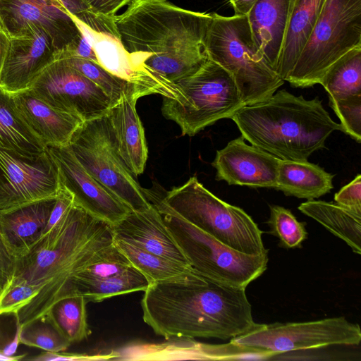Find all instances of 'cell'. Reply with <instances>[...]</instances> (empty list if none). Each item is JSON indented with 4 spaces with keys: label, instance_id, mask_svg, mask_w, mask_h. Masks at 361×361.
Masks as SVG:
<instances>
[{
    "label": "cell",
    "instance_id": "6da1fadb",
    "mask_svg": "<svg viewBox=\"0 0 361 361\" xmlns=\"http://www.w3.org/2000/svg\"><path fill=\"white\" fill-rule=\"evenodd\" d=\"M115 248L111 225L75 202L60 220L16 258L9 282H25L37 296L14 314L23 325L44 317L58 300L69 297L73 280Z\"/></svg>",
    "mask_w": 361,
    "mask_h": 361
},
{
    "label": "cell",
    "instance_id": "7a4b0ae2",
    "mask_svg": "<svg viewBox=\"0 0 361 361\" xmlns=\"http://www.w3.org/2000/svg\"><path fill=\"white\" fill-rule=\"evenodd\" d=\"M213 13L192 11L167 0H132L114 17L135 70L176 84L209 59L207 37Z\"/></svg>",
    "mask_w": 361,
    "mask_h": 361
},
{
    "label": "cell",
    "instance_id": "3957f363",
    "mask_svg": "<svg viewBox=\"0 0 361 361\" xmlns=\"http://www.w3.org/2000/svg\"><path fill=\"white\" fill-rule=\"evenodd\" d=\"M140 301L143 321L166 339H232L253 329L245 288L203 277L150 284Z\"/></svg>",
    "mask_w": 361,
    "mask_h": 361
},
{
    "label": "cell",
    "instance_id": "277c9868",
    "mask_svg": "<svg viewBox=\"0 0 361 361\" xmlns=\"http://www.w3.org/2000/svg\"><path fill=\"white\" fill-rule=\"evenodd\" d=\"M231 119L245 140L281 160L306 161L325 147L332 133L341 131L318 97L306 99L285 90L243 106Z\"/></svg>",
    "mask_w": 361,
    "mask_h": 361
},
{
    "label": "cell",
    "instance_id": "5b68a950",
    "mask_svg": "<svg viewBox=\"0 0 361 361\" xmlns=\"http://www.w3.org/2000/svg\"><path fill=\"white\" fill-rule=\"evenodd\" d=\"M206 46L208 58L233 77L245 105L267 100L284 83L257 47L245 16L213 13Z\"/></svg>",
    "mask_w": 361,
    "mask_h": 361
},
{
    "label": "cell",
    "instance_id": "8992f818",
    "mask_svg": "<svg viewBox=\"0 0 361 361\" xmlns=\"http://www.w3.org/2000/svg\"><path fill=\"white\" fill-rule=\"evenodd\" d=\"M159 200L172 212L217 240L240 252L268 254L262 232L241 208L218 198L196 176L168 191Z\"/></svg>",
    "mask_w": 361,
    "mask_h": 361
},
{
    "label": "cell",
    "instance_id": "52a82bcc",
    "mask_svg": "<svg viewBox=\"0 0 361 361\" xmlns=\"http://www.w3.org/2000/svg\"><path fill=\"white\" fill-rule=\"evenodd\" d=\"M175 85L176 97H164L161 110L178 125L182 135L194 136L245 106L231 75L209 59Z\"/></svg>",
    "mask_w": 361,
    "mask_h": 361
},
{
    "label": "cell",
    "instance_id": "ba28073f",
    "mask_svg": "<svg viewBox=\"0 0 361 361\" xmlns=\"http://www.w3.org/2000/svg\"><path fill=\"white\" fill-rule=\"evenodd\" d=\"M190 267L200 276L246 288L267 269L268 254L249 255L228 247L172 212L157 197L150 198Z\"/></svg>",
    "mask_w": 361,
    "mask_h": 361
},
{
    "label": "cell",
    "instance_id": "9c48e42d",
    "mask_svg": "<svg viewBox=\"0 0 361 361\" xmlns=\"http://www.w3.org/2000/svg\"><path fill=\"white\" fill-rule=\"evenodd\" d=\"M361 45V0H325L314 30L286 81L295 87L319 83L328 68Z\"/></svg>",
    "mask_w": 361,
    "mask_h": 361
},
{
    "label": "cell",
    "instance_id": "30bf717a",
    "mask_svg": "<svg viewBox=\"0 0 361 361\" xmlns=\"http://www.w3.org/2000/svg\"><path fill=\"white\" fill-rule=\"evenodd\" d=\"M68 147L86 171L133 212L152 203L121 157L107 116L84 122Z\"/></svg>",
    "mask_w": 361,
    "mask_h": 361
},
{
    "label": "cell",
    "instance_id": "8fae6325",
    "mask_svg": "<svg viewBox=\"0 0 361 361\" xmlns=\"http://www.w3.org/2000/svg\"><path fill=\"white\" fill-rule=\"evenodd\" d=\"M231 341L278 355L329 345H357L361 331L358 324L338 317L305 322L257 324Z\"/></svg>",
    "mask_w": 361,
    "mask_h": 361
},
{
    "label": "cell",
    "instance_id": "7c38bea8",
    "mask_svg": "<svg viewBox=\"0 0 361 361\" xmlns=\"http://www.w3.org/2000/svg\"><path fill=\"white\" fill-rule=\"evenodd\" d=\"M27 89L83 122L106 116L115 104L97 85L61 59L45 67Z\"/></svg>",
    "mask_w": 361,
    "mask_h": 361
},
{
    "label": "cell",
    "instance_id": "4fadbf2b",
    "mask_svg": "<svg viewBox=\"0 0 361 361\" xmlns=\"http://www.w3.org/2000/svg\"><path fill=\"white\" fill-rule=\"evenodd\" d=\"M60 187L57 165L47 150L25 159L0 148V212L56 198Z\"/></svg>",
    "mask_w": 361,
    "mask_h": 361
},
{
    "label": "cell",
    "instance_id": "5bb4252c",
    "mask_svg": "<svg viewBox=\"0 0 361 361\" xmlns=\"http://www.w3.org/2000/svg\"><path fill=\"white\" fill-rule=\"evenodd\" d=\"M71 16L93 48L101 66L111 74L133 83L147 95L161 94L160 86L153 76L138 73L133 66L121 42L114 22V16H103L91 11Z\"/></svg>",
    "mask_w": 361,
    "mask_h": 361
},
{
    "label": "cell",
    "instance_id": "9a60e30c",
    "mask_svg": "<svg viewBox=\"0 0 361 361\" xmlns=\"http://www.w3.org/2000/svg\"><path fill=\"white\" fill-rule=\"evenodd\" d=\"M59 51L50 35L32 25L11 37L1 72L0 87L13 94L28 88L32 81L56 59Z\"/></svg>",
    "mask_w": 361,
    "mask_h": 361
},
{
    "label": "cell",
    "instance_id": "2e32d148",
    "mask_svg": "<svg viewBox=\"0 0 361 361\" xmlns=\"http://www.w3.org/2000/svg\"><path fill=\"white\" fill-rule=\"evenodd\" d=\"M58 166L63 185L74 202L92 216L114 225L131 210L93 178L79 163L68 147H47Z\"/></svg>",
    "mask_w": 361,
    "mask_h": 361
},
{
    "label": "cell",
    "instance_id": "e0dca14e",
    "mask_svg": "<svg viewBox=\"0 0 361 361\" xmlns=\"http://www.w3.org/2000/svg\"><path fill=\"white\" fill-rule=\"evenodd\" d=\"M0 20L10 37L32 25L42 27L59 51L80 33L71 15L58 0H0Z\"/></svg>",
    "mask_w": 361,
    "mask_h": 361
},
{
    "label": "cell",
    "instance_id": "ac0fdd59",
    "mask_svg": "<svg viewBox=\"0 0 361 361\" xmlns=\"http://www.w3.org/2000/svg\"><path fill=\"white\" fill-rule=\"evenodd\" d=\"M280 161L276 157L246 144L241 135L216 151L212 165L216 170V179L225 180L229 185L276 189Z\"/></svg>",
    "mask_w": 361,
    "mask_h": 361
},
{
    "label": "cell",
    "instance_id": "d6986e66",
    "mask_svg": "<svg viewBox=\"0 0 361 361\" xmlns=\"http://www.w3.org/2000/svg\"><path fill=\"white\" fill-rule=\"evenodd\" d=\"M12 96L19 115L46 147L68 146L84 123L77 116L49 104L30 89Z\"/></svg>",
    "mask_w": 361,
    "mask_h": 361
},
{
    "label": "cell",
    "instance_id": "ffe728a7",
    "mask_svg": "<svg viewBox=\"0 0 361 361\" xmlns=\"http://www.w3.org/2000/svg\"><path fill=\"white\" fill-rule=\"evenodd\" d=\"M111 227L115 237L149 252L190 267L153 204L144 212L130 211Z\"/></svg>",
    "mask_w": 361,
    "mask_h": 361
},
{
    "label": "cell",
    "instance_id": "44dd1931",
    "mask_svg": "<svg viewBox=\"0 0 361 361\" xmlns=\"http://www.w3.org/2000/svg\"><path fill=\"white\" fill-rule=\"evenodd\" d=\"M139 99L124 95L106 114L118 152L135 177L144 172L148 157L144 127L135 108Z\"/></svg>",
    "mask_w": 361,
    "mask_h": 361
},
{
    "label": "cell",
    "instance_id": "7402d4cb",
    "mask_svg": "<svg viewBox=\"0 0 361 361\" xmlns=\"http://www.w3.org/2000/svg\"><path fill=\"white\" fill-rule=\"evenodd\" d=\"M292 2L293 0H257L247 16L255 44L267 64L275 72Z\"/></svg>",
    "mask_w": 361,
    "mask_h": 361
},
{
    "label": "cell",
    "instance_id": "603a6c76",
    "mask_svg": "<svg viewBox=\"0 0 361 361\" xmlns=\"http://www.w3.org/2000/svg\"><path fill=\"white\" fill-rule=\"evenodd\" d=\"M55 202L56 198L48 199L0 212V235L15 259L44 233Z\"/></svg>",
    "mask_w": 361,
    "mask_h": 361
},
{
    "label": "cell",
    "instance_id": "cb8c5ba5",
    "mask_svg": "<svg viewBox=\"0 0 361 361\" xmlns=\"http://www.w3.org/2000/svg\"><path fill=\"white\" fill-rule=\"evenodd\" d=\"M325 0H293L281 56L276 70L284 81L306 45Z\"/></svg>",
    "mask_w": 361,
    "mask_h": 361
},
{
    "label": "cell",
    "instance_id": "d4e9b609",
    "mask_svg": "<svg viewBox=\"0 0 361 361\" xmlns=\"http://www.w3.org/2000/svg\"><path fill=\"white\" fill-rule=\"evenodd\" d=\"M334 175L306 161L281 160L276 190L286 195L312 200L333 189Z\"/></svg>",
    "mask_w": 361,
    "mask_h": 361
},
{
    "label": "cell",
    "instance_id": "484cf974",
    "mask_svg": "<svg viewBox=\"0 0 361 361\" xmlns=\"http://www.w3.org/2000/svg\"><path fill=\"white\" fill-rule=\"evenodd\" d=\"M19 115L11 93L0 87V148L25 159H35L46 151Z\"/></svg>",
    "mask_w": 361,
    "mask_h": 361
},
{
    "label": "cell",
    "instance_id": "4316f807",
    "mask_svg": "<svg viewBox=\"0 0 361 361\" xmlns=\"http://www.w3.org/2000/svg\"><path fill=\"white\" fill-rule=\"evenodd\" d=\"M116 247L148 280L149 285L166 281L192 282L203 276L190 267L154 255L114 235Z\"/></svg>",
    "mask_w": 361,
    "mask_h": 361
},
{
    "label": "cell",
    "instance_id": "83f0119b",
    "mask_svg": "<svg viewBox=\"0 0 361 361\" xmlns=\"http://www.w3.org/2000/svg\"><path fill=\"white\" fill-rule=\"evenodd\" d=\"M298 209L342 239L355 253L361 255V214L337 203L313 200L300 204Z\"/></svg>",
    "mask_w": 361,
    "mask_h": 361
},
{
    "label": "cell",
    "instance_id": "f1b7e54d",
    "mask_svg": "<svg viewBox=\"0 0 361 361\" xmlns=\"http://www.w3.org/2000/svg\"><path fill=\"white\" fill-rule=\"evenodd\" d=\"M149 283L133 266L125 272L101 279H75L73 281L71 296H83L87 302H99L119 295L145 291Z\"/></svg>",
    "mask_w": 361,
    "mask_h": 361
},
{
    "label": "cell",
    "instance_id": "f546056e",
    "mask_svg": "<svg viewBox=\"0 0 361 361\" xmlns=\"http://www.w3.org/2000/svg\"><path fill=\"white\" fill-rule=\"evenodd\" d=\"M319 84L324 87L329 99L361 94V45L333 63Z\"/></svg>",
    "mask_w": 361,
    "mask_h": 361
},
{
    "label": "cell",
    "instance_id": "4dcf8cb0",
    "mask_svg": "<svg viewBox=\"0 0 361 361\" xmlns=\"http://www.w3.org/2000/svg\"><path fill=\"white\" fill-rule=\"evenodd\" d=\"M87 304L81 295L64 298L55 302L44 316L70 343L80 342L91 334Z\"/></svg>",
    "mask_w": 361,
    "mask_h": 361
},
{
    "label": "cell",
    "instance_id": "1f68e13d",
    "mask_svg": "<svg viewBox=\"0 0 361 361\" xmlns=\"http://www.w3.org/2000/svg\"><path fill=\"white\" fill-rule=\"evenodd\" d=\"M56 59L64 60L67 64L97 85L114 104L119 102L124 95H135L139 98L147 95L142 90L133 83L111 74L94 61L75 56H61L58 54L56 55Z\"/></svg>",
    "mask_w": 361,
    "mask_h": 361
},
{
    "label": "cell",
    "instance_id": "d6a6232c",
    "mask_svg": "<svg viewBox=\"0 0 361 361\" xmlns=\"http://www.w3.org/2000/svg\"><path fill=\"white\" fill-rule=\"evenodd\" d=\"M20 343L44 351H65L71 344L49 322L46 316L20 325Z\"/></svg>",
    "mask_w": 361,
    "mask_h": 361
},
{
    "label": "cell",
    "instance_id": "836d02e7",
    "mask_svg": "<svg viewBox=\"0 0 361 361\" xmlns=\"http://www.w3.org/2000/svg\"><path fill=\"white\" fill-rule=\"evenodd\" d=\"M270 233L277 237L280 245L290 249L301 247L307 238L305 223L297 220L291 212L281 206L270 207V216L267 221Z\"/></svg>",
    "mask_w": 361,
    "mask_h": 361
},
{
    "label": "cell",
    "instance_id": "e575fe53",
    "mask_svg": "<svg viewBox=\"0 0 361 361\" xmlns=\"http://www.w3.org/2000/svg\"><path fill=\"white\" fill-rule=\"evenodd\" d=\"M330 106L341 121V131L361 142V94L329 99Z\"/></svg>",
    "mask_w": 361,
    "mask_h": 361
},
{
    "label": "cell",
    "instance_id": "d590c367",
    "mask_svg": "<svg viewBox=\"0 0 361 361\" xmlns=\"http://www.w3.org/2000/svg\"><path fill=\"white\" fill-rule=\"evenodd\" d=\"M132 267L128 259L115 245L114 250L106 258L90 265L74 279H105L119 275Z\"/></svg>",
    "mask_w": 361,
    "mask_h": 361
},
{
    "label": "cell",
    "instance_id": "8d00e7d4",
    "mask_svg": "<svg viewBox=\"0 0 361 361\" xmlns=\"http://www.w3.org/2000/svg\"><path fill=\"white\" fill-rule=\"evenodd\" d=\"M37 294L34 287L25 282H9L0 293V315L17 314Z\"/></svg>",
    "mask_w": 361,
    "mask_h": 361
},
{
    "label": "cell",
    "instance_id": "74e56055",
    "mask_svg": "<svg viewBox=\"0 0 361 361\" xmlns=\"http://www.w3.org/2000/svg\"><path fill=\"white\" fill-rule=\"evenodd\" d=\"M116 350L97 354L66 353L64 351L57 353L44 351L36 356L28 357L27 360L36 361H92L116 360Z\"/></svg>",
    "mask_w": 361,
    "mask_h": 361
},
{
    "label": "cell",
    "instance_id": "f35d334b",
    "mask_svg": "<svg viewBox=\"0 0 361 361\" xmlns=\"http://www.w3.org/2000/svg\"><path fill=\"white\" fill-rule=\"evenodd\" d=\"M338 204L361 214V175L358 174L334 195Z\"/></svg>",
    "mask_w": 361,
    "mask_h": 361
},
{
    "label": "cell",
    "instance_id": "ab89813d",
    "mask_svg": "<svg viewBox=\"0 0 361 361\" xmlns=\"http://www.w3.org/2000/svg\"><path fill=\"white\" fill-rule=\"evenodd\" d=\"M15 262L16 259L8 252L0 235V293L12 278Z\"/></svg>",
    "mask_w": 361,
    "mask_h": 361
},
{
    "label": "cell",
    "instance_id": "60d3db41",
    "mask_svg": "<svg viewBox=\"0 0 361 361\" xmlns=\"http://www.w3.org/2000/svg\"><path fill=\"white\" fill-rule=\"evenodd\" d=\"M132 0H85L90 10L103 16L114 17L123 6L128 5Z\"/></svg>",
    "mask_w": 361,
    "mask_h": 361
},
{
    "label": "cell",
    "instance_id": "b9f144b4",
    "mask_svg": "<svg viewBox=\"0 0 361 361\" xmlns=\"http://www.w3.org/2000/svg\"><path fill=\"white\" fill-rule=\"evenodd\" d=\"M59 1L66 11L73 16H78L80 14L90 11L85 0H58Z\"/></svg>",
    "mask_w": 361,
    "mask_h": 361
},
{
    "label": "cell",
    "instance_id": "7bdbcfd3",
    "mask_svg": "<svg viewBox=\"0 0 361 361\" xmlns=\"http://www.w3.org/2000/svg\"><path fill=\"white\" fill-rule=\"evenodd\" d=\"M11 37L0 20V72L9 48Z\"/></svg>",
    "mask_w": 361,
    "mask_h": 361
},
{
    "label": "cell",
    "instance_id": "ee69618b",
    "mask_svg": "<svg viewBox=\"0 0 361 361\" xmlns=\"http://www.w3.org/2000/svg\"><path fill=\"white\" fill-rule=\"evenodd\" d=\"M236 16H247L257 0H229Z\"/></svg>",
    "mask_w": 361,
    "mask_h": 361
},
{
    "label": "cell",
    "instance_id": "f6af8a7d",
    "mask_svg": "<svg viewBox=\"0 0 361 361\" xmlns=\"http://www.w3.org/2000/svg\"><path fill=\"white\" fill-rule=\"evenodd\" d=\"M16 331L13 340L7 343L4 348L1 350L3 353L8 357H14L18 346L20 343L19 334L20 325L16 323Z\"/></svg>",
    "mask_w": 361,
    "mask_h": 361
},
{
    "label": "cell",
    "instance_id": "bcb514c9",
    "mask_svg": "<svg viewBox=\"0 0 361 361\" xmlns=\"http://www.w3.org/2000/svg\"><path fill=\"white\" fill-rule=\"evenodd\" d=\"M25 356V354L19 355H15L14 357H8L5 355L2 350H0V360L4 361H14V360H23Z\"/></svg>",
    "mask_w": 361,
    "mask_h": 361
}]
</instances>
